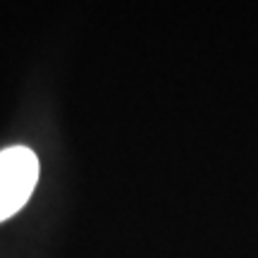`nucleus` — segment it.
Instances as JSON below:
<instances>
[{
  "label": "nucleus",
  "mask_w": 258,
  "mask_h": 258,
  "mask_svg": "<svg viewBox=\"0 0 258 258\" xmlns=\"http://www.w3.org/2000/svg\"><path fill=\"white\" fill-rule=\"evenodd\" d=\"M38 182L36 153L27 146L0 151V222L12 218L29 201Z\"/></svg>",
  "instance_id": "f257e3e1"
}]
</instances>
